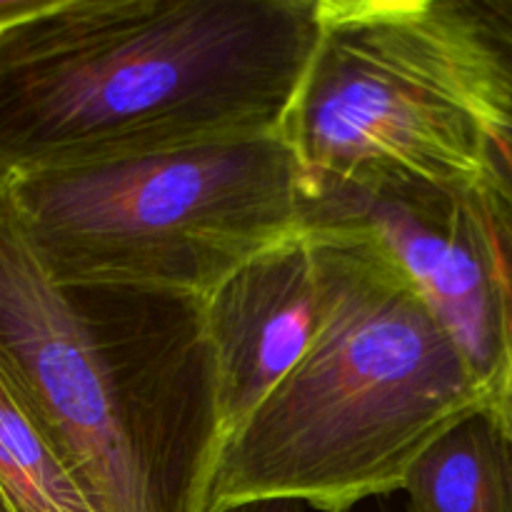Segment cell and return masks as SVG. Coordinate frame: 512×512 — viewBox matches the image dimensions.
<instances>
[{"label": "cell", "mask_w": 512, "mask_h": 512, "mask_svg": "<svg viewBox=\"0 0 512 512\" xmlns=\"http://www.w3.org/2000/svg\"><path fill=\"white\" fill-rule=\"evenodd\" d=\"M405 512H512V443L488 408L440 435L405 478Z\"/></svg>", "instance_id": "cell-8"}, {"label": "cell", "mask_w": 512, "mask_h": 512, "mask_svg": "<svg viewBox=\"0 0 512 512\" xmlns=\"http://www.w3.org/2000/svg\"><path fill=\"white\" fill-rule=\"evenodd\" d=\"M320 320L323 285L308 233L245 265L205 303L223 450L303 360Z\"/></svg>", "instance_id": "cell-7"}, {"label": "cell", "mask_w": 512, "mask_h": 512, "mask_svg": "<svg viewBox=\"0 0 512 512\" xmlns=\"http://www.w3.org/2000/svg\"><path fill=\"white\" fill-rule=\"evenodd\" d=\"M503 88L468 0H318L280 138L310 203L465 193L485 178Z\"/></svg>", "instance_id": "cell-4"}, {"label": "cell", "mask_w": 512, "mask_h": 512, "mask_svg": "<svg viewBox=\"0 0 512 512\" xmlns=\"http://www.w3.org/2000/svg\"><path fill=\"white\" fill-rule=\"evenodd\" d=\"M318 0H38L0 30V175L280 133Z\"/></svg>", "instance_id": "cell-1"}, {"label": "cell", "mask_w": 512, "mask_h": 512, "mask_svg": "<svg viewBox=\"0 0 512 512\" xmlns=\"http://www.w3.org/2000/svg\"><path fill=\"white\" fill-rule=\"evenodd\" d=\"M483 183L512 230V75L508 70H505V88L500 95L498 115L488 135Z\"/></svg>", "instance_id": "cell-10"}, {"label": "cell", "mask_w": 512, "mask_h": 512, "mask_svg": "<svg viewBox=\"0 0 512 512\" xmlns=\"http://www.w3.org/2000/svg\"><path fill=\"white\" fill-rule=\"evenodd\" d=\"M0 358L100 512H205L220 418L205 303L65 288L0 175Z\"/></svg>", "instance_id": "cell-3"}, {"label": "cell", "mask_w": 512, "mask_h": 512, "mask_svg": "<svg viewBox=\"0 0 512 512\" xmlns=\"http://www.w3.org/2000/svg\"><path fill=\"white\" fill-rule=\"evenodd\" d=\"M480 30L512 75V0H468Z\"/></svg>", "instance_id": "cell-11"}, {"label": "cell", "mask_w": 512, "mask_h": 512, "mask_svg": "<svg viewBox=\"0 0 512 512\" xmlns=\"http://www.w3.org/2000/svg\"><path fill=\"white\" fill-rule=\"evenodd\" d=\"M230 512H308V508L303 503H293V500H265V503H250Z\"/></svg>", "instance_id": "cell-14"}, {"label": "cell", "mask_w": 512, "mask_h": 512, "mask_svg": "<svg viewBox=\"0 0 512 512\" xmlns=\"http://www.w3.org/2000/svg\"><path fill=\"white\" fill-rule=\"evenodd\" d=\"M38 0H0V30L28 15Z\"/></svg>", "instance_id": "cell-13"}, {"label": "cell", "mask_w": 512, "mask_h": 512, "mask_svg": "<svg viewBox=\"0 0 512 512\" xmlns=\"http://www.w3.org/2000/svg\"><path fill=\"white\" fill-rule=\"evenodd\" d=\"M308 215L373 230L495 398L512 370V230L485 183L465 193L323 198Z\"/></svg>", "instance_id": "cell-6"}, {"label": "cell", "mask_w": 512, "mask_h": 512, "mask_svg": "<svg viewBox=\"0 0 512 512\" xmlns=\"http://www.w3.org/2000/svg\"><path fill=\"white\" fill-rule=\"evenodd\" d=\"M5 178L58 285L198 303L300 238L310 210L280 133Z\"/></svg>", "instance_id": "cell-5"}, {"label": "cell", "mask_w": 512, "mask_h": 512, "mask_svg": "<svg viewBox=\"0 0 512 512\" xmlns=\"http://www.w3.org/2000/svg\"><path fill=\"white\" fill-rule=\"evenodd\" d=\"M350 512H393V510H388L385 505H378V500H373V503H365V505H360V508H355Z\"/></svg>", "instance_id": "cell-15"}, {"label": "cell", "mask_w": 512, "mask_h": 512, "mask_svg": "<svg viewBox=\"0 0 512 512\" xmlns=\"http://www.w3.org/2000/svg\"><path fill=\"white\" fill-rule=\"evenodd\" d=\"M0 512H100L0 358Z\"/></svg>", "instance_id": "cell-9"}, {"label": "cell", "mask_w": 512, "mask_h": 512, "mask_svg": "<svg viewBox=\"0 0 512 512\" xmlns=\"http://www.w3.org/2000/svg\"><path fill=\"white\" fill-rule=\"evenodd\" d=\"M323 320L223 450L205 512L265 500L350 512L400 493L420 455L493 393L365 225L308 215Z\"/></svg>", "instance_id": "cell-2"}, {"label": "cell", "mask_w": 512, "mask_h": 512, "mask_svg": "<svg viewBox=\"0 0 512 512\" xmlns=\"http://www.w3.org/2000/svg\"><path fill=\"white\" fill-rule=\"evenodd\" d=\"M488 410L495 415V420H498L500 428L505 430V435H508L512 443V370L508 378H505V383L500 385L498 393H495Z\"/></svg>", "instance_id": "cell-12"}]
</instances>
